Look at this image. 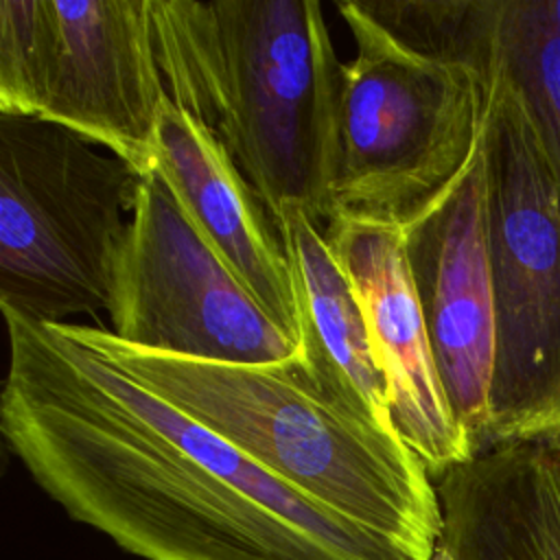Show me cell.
Here are the masks:
<instances>
[{"label": "cell", "mask_w": 560, "mask_h": 560, "mask_svg": "<svg viewBox=\"0 0 560 560\" xmlns=\"http://www.w3.org/2000/svg\"><path fill=\"white\" fill-rule=\"evenodd\" d=\"M402 232L448 407L481 453L494 370V295L481 147L446 197Z\"/></svg>", "instance_id": "cell-9"}, {"label": "cell", "mask_w": 560, "mask_h": 560, "mask_svg": "<svg viewBox=\"0 0 560 560\" xmlns=\"http://www.w3.org/2000/svg\"><path fill=\"white\" fill-rule=\"evenodd\" d=\"M46 63L39 116L63 125L140 175L168 90L151 0H44Z\"/></svg>", "instance_id": "cell-8"}, {"label": "cell", "mask_w": 560, "mask_h": 560, "mask_svg": "<svg viewBox=\"0 0 560 560\" xmlns=\"http://www.w3.org/2000/svg\"><path fill=\"white\" fill-rule=\"evenodd\" d=\"M258 306L300 346L293 273L280 230L221 144L171 98L153 142V168Z\"/></svg>", "instance_id": "cell-11"}, {"label": "cell", "mask_w": 560, "mask_h": 560, "mask_svg": "<svg viewBox=\"0 0 560 560\" xmlns=\"http://www.w3.org/2000/svg\"><path fill=\"white\" fill-rule=\"evenodd\" d=\"M492 74L516 92L560 199V33L538 0H494L488 85Z\"/></svg>", "instance_id": "cell-14"}, {"label": "cell", "mask_w": 560, "mask_h": 560, "mask_svg": "<svg viewBox=\"0 0 560 560\" xmlns=\"http://www.w3.org/2000/svg\"><path fill=\"white\" fill-rule=\"evenodd\" d=\"M140 179L63 125L0 114V306L42 324L109 311Z\"/></svg>", "instance_id": "cell-5"}, {"label": "cell", "mask_w": 560, "mask_h": 560, "mask_svg": "<svg viewBox=\"0 0 560 560\" xmlns=\"http://www.w3.org/2000/svg\"><path fill=\"white\" fill-rule=\"evenodd\" d=\"M433 481V560H560V429L481 451Z\"/></svg>", "instance_id": "cell-12"}, {"label": "cell", "mask_w": 560, "mask_h": 560, "mask_svg": "<svg viewBox=\"0 0 560 560\" xmlns=\"http://www.w3.org/2000/svg\"><path fill=\"white\" fill-rule=\"evenodd\" d=\"M46 63L44 0L0 2V114L39 116Z\"/></svg>", "instance_id": "cell-15"}, {"label": "cell", "mask_w": 560, "mask_h": 560, "mask_svg": "<svg viewBox=\"0 0 560 560\" xmlns=\"http://www.w3.org/2000/svg\"><path fill=\"white\" fill-rule=\"evenodd\" d=\"M2 315L0 429L70 518L144 560H398L63 324Z\"/></svg>", "instance_id": "cell-1"}, {"label": "cell", "mask_w": 560, "mask_h": 560, "mask_svg": "<svg viewBox=\"0 0 560 560\" xmlns=\"http://www.w3.org/2000/svg\"><path fill=\"white\" fill-rule=\"evenodd\" d=\"M63 328L398 560H433L442 510L427 466L398 433L326 398L300 359L201 361L127 346L101 326L68 322Z\"/></svg>", "instance_id": "cell-3"}, {"label": "cell", "mask_w": 560, "mask_h": 560, "mask_svg": "<svg viewBox=\"0 0 560 560\" xmlns=\"http://www.w3.org/2000/svg\"><path fill=\"white\" fill-rule=\"evenodd\" d=\"M481 155L494 295L488 451L560 429V199L501 74L490 77Z\"/></svg>", "instance_id": "cell-6"}, {"label": "cell", "mask_w": 560, "mask_h": 560, "mask_svg": "<svg viewBox=\"0 0 560 560\" xmlns=\"http://www.w3.org/2000/svg\"><path fill=\"white\" fill-rule=\"evenodd\" d=\"M337 11L357 52L341 68L332 219L407 230L479 153L490 85L411 50L359 0Z\"/></svg>", "instance_id": "cell-4"}, {"label": "cell", "mask_w": 560, "mask_h": 560, "mask_svg": "<svg viewBox=\"0 0 560 560\" xmlns=\"http://www.w3.org/2000/svg\"><path fill=\"white\" fill-rule=\"evenodd\" d=\"M276 225L293 273L304 372L335 405L396 433L359 295L324 230L293 206L278 214Z\"/></svg>", "instance_id": "cell-13"}, {"label": "cell", "mask_w": 560, "mask_h": 560, "mask_svg": "<svg viewBox=\"0 0 560 560\" xmlns=\"http://www.w3.org/2000/svg\"><path fill=\"white\" fill-rule=\"evenodd\" d=\"M107 313L133 348L238 365L300 359L155 171L140 179Z\"/></svg>", "instance_id": "cell-7"}, {"label": "cell", "mask_w": 560, "mask_h": 560, "mask_svg": "<svg viewBox=\"0 0 560 560\" xmlns=\"http://www.w3.org/2000/svg\"><path fill=\"white\" fill-rule=\"evenodd\" d=\"M324 236L359 295L387 385L394 429L438 479L477 451L457 424L438 374L409 271L405 232L394 225L332 219Z\"/></svg>", "instance_id": "cell-10"}, {"label": "cell", "mask_w": 560, "mask_h": 560, "mask_svg": "<svg viewBox=\"0 0 560 560\" xmlns=\"http://www.w3.org/2000/svg\"><path fill=\"white\" fill-rule=\"evenodd\" d=\"M171 101L197 120L273 221L332 219L343 61L317 0H151Z\"/></svg>", "instance_id": "cell-2"}, {"label": "cell", "mask_w": 560, "mask_h": 560, "mask_svg": "<svg viewBox=\"0 0 560 560\" xmlns=\"http://www.w3.org/2000/svg\"><path fill=\"white\" fill-rule=\"evenodd\" d=\"M545 20L560 33V0H538Z\"/></svg>", "instance_id": "cell-16"}]
</instances>
